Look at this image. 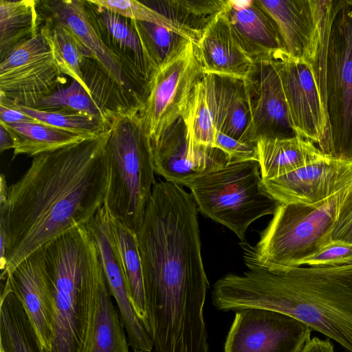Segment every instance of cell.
I'll return each mask as SVG.
<instances>
[{
    "label": "cell",
    "instance_id": "1",
    "mask_svg": "<svg viewBox=\"0 0 352 352\" xmlns=\"http://www.w3.org/2000/svg\"><path fill=\"white\" fill-rule=\"evenodd\" d=\"M197 211L182 186L156 182L137 233L148 334L160 352H192L208 344L204 307L210 286Z\"/></svg>",
    "mask_w": 352,
    "mask_h": 352
},
{
    "label": "cell",
    "instance_id": "2",
    "mask_svg": "<svg viewBox=\"0 0 352 352\" xmlns=\"http://www.w3.org/2000/svg\"><path fill=\"white\" fill-rule=\"evenodd\" d=\"M100 135L33 157L0 206L7 239L3 279L31 254L76 226H86L104 203L108 175Z\"/></svg>",
    "mask_w": 352,
    "mask_h": 352
},
{
    "label": "cell",
    "instance_id": "3",
    "mask_svg": "<svg viewBox=\"0 0 352 352\" xmlns=\"http://www.w3.org/2000/svg\"><path fill=\"white\" fill-rule=\"evenodd\" d=\"M245 263L248 270L242 274H228L214 284L217 309L281 312L352 352V264L267 268Z\"/></svg>",
    "mask_w": 352,
    "mask_h": 352
},
{
    "label": "cell",
    "instance_id": "4",
    "mask_svg": "<svg viewBox=\"0 0 352 352\" xmlns=\"http://www.w3.org/2000/svg\"><path fill=\"white\" fill-rule=\"evenodd\" d=\"M98 262L97 250L86 226H76L45 245L53 305L49 352H90Z\"/></svg>",
    "mask_w": 352,
    "mask_h": 352
},
{
    "label": "cell",
    "instance_id": "5",
    "mask_svg": "<svg viewBox=\"0 0 352 352\" xmlns=\"http://www.w3.org/2000/svg\"><path fill=\"white\" fill-rule=\"evenodd\" d=\"M311 65L328 124L322 152L352 161V0H322Z\"/></svg>",
    "mask_w": 352,
    "mask_h": 352
},
{
    "label": "cell",
    "instance_id": "6",
    "mask_svg": "<svg viewBox=\"0 0 352 352\" xmlns=\"http://www.w3.org/2000/svg\"><path fill=\"white\" fill-rule=\"evenodd\" d=\"M140 109L119 106L107 111L104 148L108 182L104 204L136 234L156 182L151 141Z\"/></svg>",
    "mask_w": 352,
    "mask_h": 352
},
{
    "label": "cell",
    "instance_id": "7",
    "mask_svg": "<svg viewBox=\"0 0 352 352\" xmlns=\"http://www.w3.org/2000/svg\"><path fill=\"white\" fill-rule=\"evenodd\" d=\"M352 197V183L322 202L279 204L245 261L267 268L295 267L327 245L340 212Z\"/></svg>",
    "mask_w": 352,
    "mask_h": 352
},
{
    "label": "cell",
    "instance_id": "8",
    "mask_svg": "<svg viewBox=\"0 0 352 352\" xmlns=\"http://www.w3.org/2000/svg\"><path fill=\"white\" fill-rule=\"evenodd\" d=\"M197 208L245 243L248 227L273 214L280 203L265 190L258 162H234L196 177L187 186Z\"/></svg>",
    "mask_w": 352,
    "mask_h": 352
},
{
    "label": "cell",
    "instance_id": "9",
    "mask_svg": "<svg viewBox=\"0 0 352 352\" xmlns=\"http://www.w3.org/2000/svg\"><path fill=\"white\" fill-rule=\"evenodd\" d=\"M62 75L39 32L1 60L0 104L35 108L62 87Z\"/></svg>",
    "mask_w": 352,
    "mask_h": 352
},
{
    "label": "cell",
    "instance_id": "10",
    "mask_svg": "<svg viewBox=\"0 0 352 352\" xmlns=\"http://www.w3.org/2000/svg\"><path fill=\"white\" fill-rule=\"evenodd\" d=\"M204 74L192 41L155 71L140 109L151 142L182 117L194 87Z\"/></svg>",
    "mask_w": 352,
    "mask_h": 352
},
{
    "label": "cell",
    "instance_id": "11",
    "mask_svg": "<svg viewBox=\"0 0 352 352\" xmlns=\"http://www.w3.org/2000/svg\"><path fill=\"white\" fill-rule=\"evenodd\" d=\"M38 9L42 16L65 26L114 86L124 96H129L134 104L142 106L148 85L138 80L102 41L91 20L85 1H38Z\"/></svg>",
    "mask_w": 352,
    "mask_h": 352
},
{
    "label": "cell",
    "instance_id": "12",
    "mask_svg": "<svg viewBox=\"0 0 352 352\" xmlns=\"http://www.w3.org/2000/svg\"><path fill=\"white\" fill-rule=\"evenodd\" d=\"M311 329L281 312L263 308L236 311L224 352H300Z\"/></svg>",
    "mask_w": 352,
    "mask_h": 352
},
{
    "label": "cell",
    "instance_id": "13",
    "mask_svg": "<svg viewBox=\"0 0 352 352\" xmlns=\"http://www.w3.org/2000/svg\"><path fill=\"white\" fill-rule=\"evenodd\" d=\"M151 144L155 173L180 186H187L196 177L229 163L219 148L192 141L182 117Z\"/></svg>",
    "mask_w": 352,
    "mask_h": 352
},
{
    "label": "cell",
    "instance_id": "14",
    "mask_svg": "<svg viewBox=\"0 0 352 352\" xmlns=\"http://www.w3.org/2000/svg\"><path fill=\"white\" fill-rule=\"evenodd\" d=\"M272 63L280 78L295 132L322 152L328 124L311 65L289 56Z\"/></svg>",
    "mask_w": 352,
    "mask_h": 352
},
{
    "label": "cell",
    "instance_id": "15",
    "mask_svg": "<svg viewBox=\"0 0 352 352\" xmlns=\"http://www.w3.org/2000/svg\"><path fill=\"white\" fill-rule=\"evenodd\" d=\"M251 116L249 142L297 135L280 78L272 63H254L243 79Z\"/></svg>",
    "mask_w": 352,
    "mask_h": 352
},
{
    "label": "cell",
    "instance_id": "16",
    "mask_svg": "<svg viewBox=\"0 0 352 352\" xmlns=\"http://www.w3.org/2000/svg\"><path fill=\"white\" fill-rule=\"evenodd\" d=\"M98 252L110 293L114 298L129 343L133 351L152 352L151 336L137 316L130 300L121 261L109 223V214L103 206L86 224Z\"/></svg>",
    "mask_w": 352,
    "mask_h": 352
},
{
    "label": "cell",
    "instance_id": "17",
    "mask_svg": "<svg viewBox=\"0 0 352 352\" xmlns=\"http://www.w3.org/2000/svg\"><path fill=\"white\" fill-rule=\"evenodd\" d=\"M351 183L352 161L330 156L287 174L263 180L265 190L278 203L307 205L322 202Z\"/></svg>",
    "mask_w": 352,
    "mask_h": 352
},
{
    "label": "cell",
    "instance_id": "18",
    "mask_svg": "<svg viewBox=\"0 0 352 352\" xmlns=\"http://www.w3.org/2000/svg\"><path fill=\"white\" fill-rule=\"evenodd\" d=\"M223 12L253 63H274L289 56L277 25L256 0H226Z\"/></svg>",
    "mask_w": 352,
    "mask_h": 352
},
{
    "label": "cell",
    "instance_id": "19",
    "mask_svg": "<svg viewBox=\"0 0 352 352\" xmlns=\"http://www.w3.org/2000/svg\"><path fill=\"white\" fill-rule=\"evenodd\" d=\"M5 280L22 302L43 351L49 352L53 338V305L45 245L22 261Z\"/></svg>",
    "mask_w": 352,
    "mask_h": 352
},
{
    "label": "cell",
    "instance_id": "20",
    "mask_svg": "<svg viewBox=\"0 0 352 352\" xmlns=\"http://www.w3.org/2000/svg\"><path fill=\"white\" fill-rule=\"evenodd\" d=\"M275 21L287 54L311 64L320 38L322 0H256Z\"/></svg>",
    "mask_w": 352,
    "mask_h": 352
},
{
    "label": "cell",
    "instance_id": "21",
    "mask_svg": "<svg viewBox=\"0 0 352 352\" xmlns=\"http://www.w3.org/2000/svg\"><path fill=\"white\" fill-rule=\"evenodd\" d=\"M91 20L107 47L140 81L148 85L155 69L146 56L131 19L85 1Z\"/></svg>",
    "mask_w": 352,
    "mask_h": 352
},
{
    "label": "cell",
    "instance_id": "22",
    "mask_svg": "<svg viewBox=\"0 0 352 352\" xmlns=\"http://www.w3.org/2000/svg\"><path fill=\"white\" fill-rule=\"evenodd\" d=\"M195 47L204 74L244 79L254 64L236 40L223 10Z\"/></svg>",
    "mask_w": 352,
    "mask_h": 352
},
{
    "label": "cell",
    "instance_id": "23",
    "mask_svg": "<svg viewBox=\"0 0 352 352\" xmlns=\"http://www.w3.org/2000/svg\"><path fill=\"white\" fill-rule=\"evenodd\" d=\"M256 148L263 180L287 174L329 157L311 141L298 135L260 139Z\"/></svg>",
    "mask_w": 352,
    "mask_h": 352
},
{
    "label": "cell",
    "instance_id": "24",
    "mask_svg": "<svg viewBox=\"0 0 352 352\" xmlns=\"http://www.w3.org/2000/svg\"><path fill=\"white\" fill-rule=\"evenodd\" d=\"M226 0H158L144 2L158 12L166 27L197 44L224 8Z\"/></svg>",
    "mask_w": 352,
    "mask_h": 352
},
{
    "label": "cell",
    "instance_id": "25",
    "mask_svg": "<svg viewBox=\"0 0 352 352\" xmlns=\"http://www.w3.org/2000/svg\"><path fill=\"white\" fill-rule=\"evenodd\" d=\"M214 75L218 104L216 134L223 133L252 144L249 142L251 116L243 79Z\"/></svg>",
    "mask_w": 352,
    "mask_h": 352
},
{
    "label": "cell",
    "instance_id": "26",
    "mask_svg": "<svg viewBox=\"0 0 352 352\" xmlns=\"http://www.w3.org/2000/svg\"><path fill=\"white\" fill-rule=\"evenodd\" d=\"M0 352H43L22 302L8 281L0 300Z\"/></svg>",
    "mask_w": 352,
    "mask_h": 352
},
{
    "label": "cell",
    "instance_id": "27",
    "mask_svg": "<svg viewBox=\"0 0 352 352\" xmlns=\"http://www.w3.org/2000/svg\"><path fill=\"white\" fill-rule=\"evenodd\" d=\"M96 300L90 352H129L120 314L115 307L101 264L96 271Z\"/></svg>",
    "mask_w": 352,
    "mask_h": 352
},
{
    "label": "cell",
    "instance_id": "28",
    "mask_svg": "<svg viewBox=\"0 0 352 352\" xmlns=\"http://www.w3.org/2000/svg\"><path fill=\"white\" fill-rule=\"evenodd\" d=\"M109 223L121 261L130 300L137 316L148 333L149 322L137 234L109 212Z\"/></svg>",
    "mask_w": 352,
    "mask_h": 352
},
{
    "label": "cell",
    "instance_id": "29",
    "mask_svg": "<svg viewBox=\"0 0 352 352\" xmlns=\"http://www.w3.org/2000/svg\"><path fill=\"white\" fill-rule=\"evenodd\" d=\"M217 117L215 75L204 74L195 86L182 117L190 138L199 144L215 147Z\"/></svg>",
    "mask_w": 352,
    "mask_h": 352
},
{
    "label": "cell",
    "instance_id": "30",
    "mask_svg": "<svg viewBox=\"0 0 352 352\" xmlns=\"http://www.w3.org/2000/svg\"><path fill=\"white\" fill-rule=\"evenodd\" d=\"M38 1L0 0V60L39 33Z\"/></svg>",
    "mask_w": 352,
    "mask_h": 352
},
{
    "label": "cell",
    "instance_id": "31",
    "mask_svg": "<svg viewBox=\"0 0 352 352\" xmlns=\"http://www.w3.org/2000/svg\"><path fill=\"white\" fill-rule=\"evenodd\" d=\"M43 19L45 23L39 32L50 46L60 72L91 93L84 76V65L87 58H91L90 54L63 24L47 17Z\"/></svg>",
    "mask_w": 352,
    "mask_h": 352
},
{
    "label": "cell",
    "instance_id": "32",
    "mask_svg": "<svg viewBox=\"0 0 352 352\" xmlns=\"http://www.w3.org/2000/svg\"><path fill=\"white\" fill-rule=\"evenodd\" d=\"M0 124L8 130L12 137L14 157L21 154L34 157L86 139L80 135L38 122Z\"/></svg>",
    "mask_w": 352,
    "mask_h": 352
},
{
    "label": "cell",
    "instance_id": "33",
    "mask_svg": "<svg viewBox=\"0 0 352 352\" xmlns=\"http://www.w3.org/2000/svg\"><path fill=\"white\" fill-rule=\"evenodd\" d=\"M131 21L144 52L155 70L191 41L183 34L167 27L151 22Z\"/></svg>",
    "mask_w": 352,
    "mask_h": 352
},
{
    "label": "cell",
    "instance_id": "34",
    "mask_svg": "<svg viewBox=\"0 0 352 352\" xmlns=\"http://www.w3.org/2000/svg\"><path fill=\"white\" fill-rule=\"evenodd\" d=\"M47 111L79 113L107 121V111L92 93L75 80L66 87H60L43 98L34 108Z\"/></svg>",
    "mask_w": 352,
    "mask_h": 352
},
{
    "label": "cell",
    "instance_id": "35",
    "mask_svg": "<svg viewBox=\"0 0 352 352\" xmlns=\"http://www.w3.org/2000/svg\"><path fill=\"white\" fill-rule=\"evenodd\" d=\"M9 107V106H8ZM19 108L36 121L89 138L98 136L107 129V121L79 113L47 111L34 108L13 106Z\"/></svg>",
    "mask_w": 352,
    "mask_h": 352
},
{
    "label": "cell",
    "instance_id": "36",
    "mask_svg": "<svg viewBox=\"0 0 352 352\" xmlns=\"http://www.w3.org/2000/svg\"><path fill=\"white\" fill-rule=\"evenodd\" d=\"M352 264V244L331 241L316 253L299 261L297 266H340Z\"/></svg>",
    "mask_w": 352,
    "mask_h": 352
},
{
    "label": "cell",
    "instance_id": "37",
    "mask_svg": "<svg viewBox=\"0 0 352 352\" xmlns=\"http://www.w3.org/2000/svg\"><path fill=\"white\" fill-rule=\"evenodd\" d=\"M214 146L227 155L229 163L250 160L258 161L256 145L241 142L223 133L216 134Z\"/></svg>",
    "mask_w": 352,
    "mask_h": 352
},
{
    "label": "cell",
    "instance_id": "38",
    "mask_svg": "<svg viewBox=\"0 0 352 352\" xmlns=\"http://www.w3.org/2000/svg\"><path fill=\"white\" fill-rule=\"evenodd\" d=\"M331 241L352 244V197L342 206L331 234Z\"/></svg>",
    "mask_w": 352,
    "mask_h": 352
},
{
    "label": "cell",
    "instance_id": "39",
    "mask_svg": "<svg viewBox=\"0 0 352 352\" xmlns=\"http://www.w3.org/2000/svg\"><path fill=\"white\" fill-rule=\"evenodd\" d=\"M36 122L37 121L16 107L0 104V123L11 124Z\"/></svg>",
    "mask_w": 352,
    "mask_h": 352
},
{
    "label": "cell",
    "instance_id": "40",
    "mask_svg": "<svg viewBox=\"0 0 352 352\" xmlns=\"http://www.w3.org/2000/svg\"><path fill=\"white\" fill-rule=\"evenodd\" d=\"M300 352H334V346L329 338L314 337L306 342Z\"/></svg>",
    "mask_w": 352,
    "mask_h": 352
},
{
    "label": "cell",
    "instance_id": "41",
    "mask_svg": "<svg viewBox=\"0 0 352 352\" xmlns=\"http://www.w3.org/2000/svg\"><path fill=\"white\" fill-rule=\"evenodd\" d=\"M14 148V142L8 130L0 124V151Z\"/></svg>",
    "mask_w": 352,
    "mask_h": 352
},
{
    "label": "cell",
    "instance_id": "42",
    "mask_svg": "<svg viewBox=\"0 0 352 352\" xmlns=\"http://www.w3.org/2000/svg\"><path fill=\"white\" fill-rule=\"evenodd\" d=\"M9 187L7 185L6 177L1 174L0 177V206L6 204L8 200Z\"/></svg>",
    "mask_w": 352,
    "mask_h": 352
},
{
    "label": "cell",
    "instance_id": "43",
    "mask_svg": "<svg viewBox=\"0 0 352 352\" xmlns=\"http://www.w3.org/2000/svg\"><path fill=\"white\" fill-rule=\"evenodd\" d=\"M133 352H144V351H133Z\"/></svg>",
    "mask_w": 352,
    "mask_h": 352
}]
</instances>
